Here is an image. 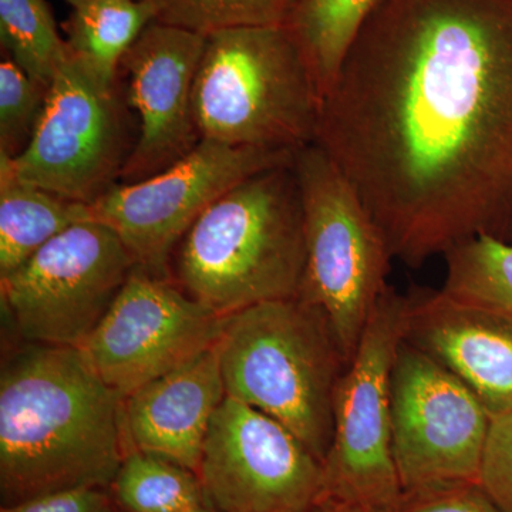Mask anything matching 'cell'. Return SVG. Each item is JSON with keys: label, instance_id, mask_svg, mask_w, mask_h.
<instances>
[{"label": "cell", "instance_id": "20", "mask_svg": "<svg viewBox=\"0 0 512 512\" xmlns=\"http://www.w3.org/2000/svg\"><path fill=\"white\" fill-rule=\"evenodd\" d=\"M109 493L117 512H178L208 503L197 473L141 451L126 454Z\"/></svg>", "mask_w": 512, "mask_h": 512}, {"label": "cell", "instance_id": "21", "mask_svg": "<svg viewBox=\"0 0 512 512\" xmlns=\"http://www.w3.org/2000/svg\"><path fill=\"white\" fill-rule=\"evenodd\" d=\"M444 258V295L512 318V244L474 238Z\"/></svg>", "mask_w": 512, "mask_h": 512}, {"label": "cell", "instance_id": "6", "mask_svg": "<svg viewBox=\"0 0 512 512\" xmlns=\"http://www.w3.org/2000/svg\"><path fill=\"white\" fill-rule=\"evenodd\" d=\"M293 168L305 218L298 296L325 313L350 363L389 288L393 256L355 187L319 144L296 150Z\"/></svg>", "mask_w": 512, "mask_h": 512}, {"label": "cell", "instance_id": "28", "mask_svg": "<svg viewBox=\"0 0 512 512\" xmlns=\"http://www.w3.org/2000/svg\"><path fill=\"white\" fill-rule=\"evenodd\" d=\"M308 512H366L353 505L332 500V498L320 497Z\"/></svg>", "mask_w": 512, "mask_h": 512}, {"label": "cell", "instance_id": "26", "mask_svg": "<svg viewBox=\"0 0 512 512\" xmlns=\"http://www.w3.org/2000/svg\"><path fill=\"white\" fill-rule=\"evenodd\" d=\"M396 512H503L478 483L430 485L403 491Z\"/></svg>", "mask_w": 512, "mask_h": 512}, {"label": "cell", "instance_id": "27", "mask_svg": "<svg viewBox=\"0 0 512 512\" xmlns=\"http://www.w3.org/2000/svg\"><path fill=\"white\" fill-rule=\"evenodd\" d=\"M0 512H117L109 490L76 488L3 505Z\"/></svg>", "mask_w": 512, "mask_h": 512}, {"label": "cell", "instance_id": "10", "mask_svg": "<svg viewBox=\"0 0 512 512\" xmlns=\"http://www.w3.org/2000/svg\"><path fill=\"white\" fill-rule=\"evenodd\" d=\"M119 86L101 83L73 55L47 90L29 146L10 158L20 178L92 205L119 184L134 146Z\"/></svg>", "mask_w": 512, "mask_h": 512}, {"label": "cell", "instance_id": "12", "mask_svg": "<svg viewBox=\"0 0 512 512\" xmlns=\"http://www.w3.org/2000/svg\"><path fill=\"white\" fill-rule=\"evenodd\" d=\"M222 323V316L188 296L173 279L136 266L79 349L124 399L214 346Z\"/></svg>", "mask_w": 512, "mask_h": 512}, {"label": "cell", "instance_id": "18", "mask_svg": "<svg viewBox=\"0 0 512 512\" xmlns=\"http://www.w3.org/2000/svg\"><path fill=\"white\" fill-rule=\"evenodd\" d=\"M157 20L150 0H99L73 8L64 25L72 55L101 83H117L121 62L150 23Z\"/></svg>", "mask_w": 512, "mask_h": 512}, {"label": "cell", "instance_id": "30", "mask_svg": "<svg viewBox=\"0 0 512 512\" xmlns=\"http://www.w3.org/2000/svg\"><path fill=\"white\" fill-rule=\"evenodd\" d=\"M73 8H79V6L89 5V3L99 2V0H67Z\"/></svg>", "mask_w": 512, "mask_h": 512}, {"label": "cell", "instance_id": "24", "mask_svg": "<svg viewBox=\"0 0 512 512\" xmlns=\"http://www.w3.org/2000/svg\"><path fill=\"white\" fill-rule=\"evenodd\" d=\"M49 87L3 57L0 62V154L19 157L29 146L45 109Z\"/></svg>", "mask_w": 512, "mask_h": 512}, {"label": "cell", "instance_id": "29", "mask_svg": "<svg viewBox=\"0 0 512 512\" xmlns=\"http://www.w3.org/2000/svg\"><path fill=\"white\" fill-rule=\"evenodd\" d=\"M178 512H224L215 508L214 505L207 503L197 505V507L187 508V510L178 511Z\"/></svg>", "mask_w": 512, "mask_h": 512}, {"label": "cell", "instance_id": "17", "mask_svg": "<svg viewBox=\"0 0 512 512\" xmlns=\"http://www.w3.org/2000/svg\"><path fill=\"white\" fill-rule=\"evenodd\" d=\"M94 220L92 207L20 178L0 154V278L12 274L57 235Z\"/></svg>", "mask_w": 512, "mask_h": 512}, {"label": "cell", "instance_id": "14", "mask_svg": "<svg viewBox=\"0 0 512 512\" xmlns=\"http://www.w3.org/2000/svg\"><path fill=\"white\" fill-rule=\"evenodd\" d=\"M207 35L154 20L124 56L126 103L138 136L120 183H137L190 154L201 137L192 110Z\"/></svg>", "mask_w": 512, "mask_h": 512}, {"label": "cell", "instance_id": "25", "mask_svg": "<svg viewBox=\"0 0 512 512\" xmlns=\"http://www.w3.org/2000/svg\"><path fill=\"white\" fill-rule=\"evenodd\" d=\"M478 485L503 512H512V413L491 417Z\"/></svg>", "mask_w": 512, "mask_h": 512}, {"label": "cell", "instance_id": "23", "mask_svg": "<svg viewBox=\"0 0 512 512\" xmlns=\"http://www.w3.org/2000/svg\"><path fill=\"white\" fill-rule=\"evenodd\" d=\"M158 22L210 35L244 26H286L301 0H150Z\"/></svg>", "mask_w": 512, "mask_h": 512}, {"label": "cell", "instance_id": "11", "mask_svg": "<svg viewBox=\"0 0 512 512\" xmlns=\"http://www.w3.org/2000/svg\"><path fill=\"white\" fill-rule=\"evenodd\" d=\"M390 392L393 457L402 490L478 483L491 416L473 390L403 339Z\"/></svg>", "mask_w": 512, "mask_h": 512}, {"label": "cell", "instance_id": "4", "mask_svg": "<svg viewBox=\"0 0 512 512\" xmlns=\"http://www.w3.org/2000/svg\"><path fill=\"white\" fill-rule=\"evenodd\" d=\"M218 346L227 396L281 423L323 463L349 366L325 313L299 296L258 303L225 316Z\"/></svg>", "mask_w": 512, "mask_h": 512}, {"label": "cell", "instance_id": "22", "mask_svg": "<svg viewBox=\"0 0 512 512\" xmlns=\"http://www.w3.org/2000/svg\"><path fill=\"white\" fill-rule=\"evenodd\" d=\"M0 43L9 59L47 87L72 55L45 0H0Z\"/></svg>", "mask_w": 512, "mask_h": 512}, {"label": "cell", "instance_id": "3", "mask_svg": "<svg viewBox=\"0 0 512 512\" xmlns=\"http://www.w3.org/2000/svg\"><path fill=\"white\" fill-rule=\"evenodd\" d=\"M305 218L293 163L262 171L212 202L181 239L171 279L217 315L296 298Z\"/></svg>", "mask_w": 512, "mask_h": 512}, {"label": "cell", "instance_id": "1", "mask_svg": "<svg viewBox=\"0 0 512 512\" xmlns=\"http://www.w3.org/2000/svg\"><path fill=\"white\" fill-rule=\"evenodd\" d=\"M315 143L403 264L512 244V0H379Z\"/></svg>", "mask_w": 512, "mask_h": 512}, {"label": "cell", "instance_id": "8", "mask_svg": "<svg viewBox=\"0 0 512 512\" xmlns=\"http://www.w3.org/2000/svg\"><path fill=\"white\" fill-rule=\"evenodd\" d=\"M136 266L113 229L79 222L0 278L2 303L29 343L79 349Z\"/></svg>", "mask_w": 512, "mask_h": 512}, {"label": "cell", "instance_id": "15", "mask_svg": "<svg viewBox=\"0 0 512 512\" xmlns=\"http://www.w3.org/2000/svg\"><path fill=\"white\" fill-rule=\"evenodd\" d=\"M403 339L466 383L491 417L512 413V318L441 291L406 295Z\"/></svg>", "mask_w": 512, "mask_h": 512}, {"label": "cell", "instance_id": "13", "mask_svg": "<svg viewBox=\"0 0 512 512\" xmlns=\"http://www.w3.org/2000/svg\"><path fill=\"white\" fill-rule=\"evenodd\" d=\"M198 477L224 512H308L323 491L322 463L301 440L228 396L212 417Z\"/></svg>", "mask_w": 512, "mask_h": 512}, {"label": "cell", "instance_id": "7", "mask_svg": "<svg viewBox=\"0 0 512 512\" xmlns=\"http://www.w3.org/2000/svg\"><path fill=\"white\" fill-rule=\"evenodd\" d=\"M406 295L383 293L340 379L323 491L366 512H396L403 490L392 447V370L403 340Z\"/></svg>", "mask_w": 512, "mask_h": 512}, {"label": "cell", "instance_id": "16", "mask_svg": "<svg viewBox=\"0 0 512 512\" xmlns=\"http://www.w3.org/2000/svg\"><path fill=\"white\" fill-rule=\"evenodd\" d=\"M227 397L220 346L123 399L127 453L141 451L198 474L212 417Z\"/></svg>", "mask_w": 512, "mask_h": 512}, {"label": "cell", "instance_id": "2", "mask_svg": "<svg viewBox=\"0 0 512 512\" xmlns=\"http://www.w3.org/2000/svg\"><path fill=\"white\" fill-rule=\"evenodd\" d=\"M127 454L123 397L82 350L29 343L0 377V500L109 490Z\"/></svg>", "mask_w": 512, "mask_h": 512}, {"label": "cell", "instance_id": "19", "mask_svg": "<svg viewBox=\"0 0 512 512\" xmlns=\"http://www.w3.org/2000/svg\"><path fill=\"white\" fill-rule=\"evenodd\" d=\"M379 0H301L288 29L301 49L320 97L335 83L350 47Z\"/></svg>", "mask_w": 512, "mask_h": 512}, {"label": "cell", "instance_id": "5", "mask_svg": "<svg viewBox=\"0 0 512 512\" xmlns=\"http://www.w3.org/2000/svg\"><path fill=\"white\" fill-rule=\"evenodd\" d=\"M320 97L288 26L207 35L192 110L201 140L296 151L315 143Z\"/></svg>", "mask_w": 512, "mask_h": 512}, {"label": "cell", "instance_id": "9", "mask_svg": "<svg viewBox=\"0 0 512 512\" xmlns=\"http://www.w3.org/2000/svg\"><path fill=\"white\" fill-rule=\"evenodd\" d=\"M295 151L201 140L180 161L137 183H119L92 205L93 218L113 229L137 266L171 279L181 239L212 202L252 175L293 163Z\"/></svg>", "mask_w": 512, "mask_h": 512}]
</instances>
